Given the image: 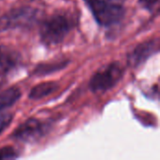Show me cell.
Listing matches in <instances>:
<instances>
[{
    "label": "cell",
    "instance_id": "52a82bcc",
    "mask_svg": "<svg viewBox=\"0 0 160 160\" xmlns=\"http://www.w3.org/2000/svg\"><path fill=\"white\" fill-rule=\"evenodd\" d=\"M158 51V40L151 39L136 46L128 55V64L132 68H137L147 61Z\"/></svg>",
    "mask_w": 160,
    "mask_h": 160
},
{
    "label": "cell",
    "instance_id": "5b68a950",
    "mask_svg": "<svg viewBox=\"0 0 160 160\" xmlns=\"http://www.w3.org/2000/svg\"><path fill=\"white\" fill-rule=\"evenodd\" d=\"M49 129L50 125L48 123L37 118H29L14 130L11 137L22 142H35L44 137Z\"/></svg>",
    "mask_w": 160,
    "mask_h": 160
},
{
    "label": "cell",
    "instance_id": "5bb4252c",
    "mask_svg": "<svg viewBox=\"0 0 160 160\" xmlns=\"http://www.w3.org/2000/svg\"><path fill=\"white\" fill-rule=\"evenodd\" d=\"M104 1L111 2V3H114V4H120V5H122L125 2V0H104Z\"/></svg>",
    "mask_w": 160,
    "mask_h": 160
},
{
    "label": "cell",
    "instance_id": "9c48e42d",
    "mask_svg": "<svg viewBox=\"0 0 160 160\" xmlns=\"http://www.w3.org/2000/svg\"><path fill=\"white\" fill-rule=\"evenodd\" d=\"M21 90L17 86H13L4 90L2 93H0V111H3L14 105L21 98Z\"/></svg>",
    "mask_w": 160,
    "mask_h": 160
},
{
    "label": "cell",
    "instance_id": "6da1fadb",
    "mask_svg": "<svg viewBox=\"0 0 160 160\" xmlns=\"http://www.w3.org/2000/svg\"><path fill=\"white\" fill-rule=\"evenodd\" d=\"M74 25L69 16L54 14L42 22L39 29L40 40L47 46H53L64 41Z\"/></svg>",
    "mask_w": 160,
    "mask_h": 160
},
{
    "label": "cell",
    "instance_id": "7a4b0ae2",
    "mask_svg": "<svg viewBox=\"0 0 160 160\" xmlns=\"http://www.w3.org/2000/svg\"><path fill=\"white\" fill-rule=\"evenodd\" d=\"M95 20L101 26H112L118 23L125 16V8L120 4L104 0H84Z\"/></svg>",
    "mask_w": 160,
    "mask_h": 160
},
{
    "label": "cell",
    "instance_id": "30bf717a",
    "mask_svg": "<svg viewBox=\"0 0 160 160\" xmlns=\"http://www.w3.org/2000/svg\"><path fill=\"white\" fill-rule=\"evenodd\" d=\"M68 61H60V62H53V63H45L39 64L34 70V74L38 76L51 74L55 71H59L65 68L68 65Z\"/></svg>",
    "mask_w": 160,
    "mask_h": 160
},
{
    "label": "cell",
    "instance_id": "7c38bea8",
    "mask_svg": "<svg viewBox=\"0 0 160 160\" xmlns=\"http://www.w3.org/2000/svg\"><path fill=\"white\" fill-rule=\"evenodd\" d=\"M18 158V153L12 147L7 146L0 149V159H12Z\"/></svg>",
    "mask_w": 160,
    "mask_h": 160
},
{
    "label": "cell",
    "instance_id": "8fae6325",
    "mask_svg": "<svg viewBox=\"0 0 160 160\" xmlns=\"http://www.w3.org/2000/svg\"><path fill=\"white\" fill-rule=\"evenodd\" d=\"M139 2L149 12L151 13L158 12L159 0H139Z\"/></svg>",
    "mask_w": 160,
    "mask_h": 160
},
{
    "label": "cell",
    "instance_id": "ba28073f",
    "mask_svg": "<svg viewBox=\"0 0 160 160\" xmlns=\"http://www.w3.org/2000/svg\"><path fill=\"white\" fill-rule=\"evenodd\" d=\"M58 88V84L54 82H41L35 87H33L29 93V98L33 100H38L41 99L54 91H56Z\"/></svg>",
    "mask_w": 160,
    "mask_h": 160
},
{
    "label": "cell",
    "instance_id": "4fadbf2b",
    "mask_svg": "<svg viewBox=\"0 0 160 160\" xmlns=\"http://www.w3.org/2000/svg\"><path fill=\"white\" fill-rule=\"evenodd\" d=\"M13 120V115L10 113L0 114V134L10 125Z\"/></svg>",
    "mask_w": 160,
    "mask_h": 160
},
{
    "label": "cell",
    "instance_id": "3957f363",
    "mask_svg": "<svg viewBox=\"0 0 160 160\" xmlns=\"http://www.w3.org/2000/svg\"><path fill=\"white\" fill-rule=\"evenodd\" d=\"M124 68L119 62H112L97 71L89 82L93 93H104L114 87L124 76Z\"/></svg>",
    "mask_w": 160,
    "mask_h": 160
},
{
    "label": "cell",
    "instance_id": "8992f818",
    "mask_svg": "<svg viewBox=\"0 0 160 160\" xmlns=\"http://www.w3.org/2000/svg\"><path fill=\"white\" fill-rule=\"evenodd\" d=\"M21 64V56L14 50L0 44V88L7 82L11 72Z\"/></svg>",
    "mask_w": 160,
    "mask_h": 160
},
{
    "label": "cell",
    "instance_id": "277c9868",
    "mask_svg": "<svg viewBox=\"0 0 160 160\" xmlns=\"http://www.w3.org/2000/svg\"><path fill=\"white\" fill-rule=\"evenodd\" d=\"M39 11L32 7H21L0 15V32L15 28H25L35 24Z\"/></svg>",
    "mask_w": 160,
    "mask_h": 160
}]
</instances>
